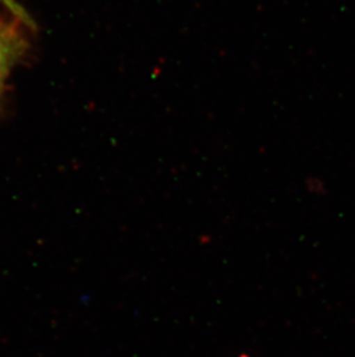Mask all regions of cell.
<instances>
[{"label": "cell", "mask_w": 355, "mask_h": 357, "mask_svg": "<svg viewBox=\"0 0 355 357\" xmlns=\"http://www.w3.org/2000/svg\"><path fill=\"white\" fill-rule=\"evenodd\" d=\"M20 47L13 29L0 22V84L10 71Z\"/></svg>", "instance_id": "cell-1"}, {"label": "cell", "mask_w": 355, "mask_h": 357, "mask_svg": "<svg viewBox=\"0 0 355 357\" xmlns=\"http://www.w3.org/2000/svg\"><path fill=\"white\" fill-rule=\"evenodd\" d=\"M0 1H1L3 5H6V6L10 8V10H12L13 13L19 14V17H22V12H20V10H19V8H17V7L14 5L12 0H0ZM22 19H24V17H22Z\"/></svg>", "instance_id": "cell-2"}]
</instances>
